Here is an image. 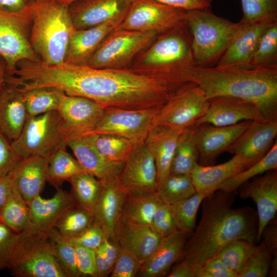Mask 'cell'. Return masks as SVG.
<instances>
[{"label":"cell","instance_id":"f35d334b","mask_svg":"<svg viewBox=\"0 0 277 277\" xmlns=\"http://www.w3.org/2000/svg\"><path fill=\"white\" fill-rule=\"evenodd\" d=\"M94 221L93 211L76 204L62 214L54 228L63 237L70 239L81 234Z\"/></svg>","mask_w":277,"mask_h":277},{"label":"cell","instance_id":"bcb514c9","mask_svg":"<svg viewBox=\"0 0 277 277\" xmlns=\"http://www.w3.org/2000/svg\"><path fill=\"white\" fill-rule=\"evenodd\" d=\"M95 251L94 277H105L111 273L121 251L117 241L106 239Z\"/></svg>","mask_w":277,"mask_h":277},{"label":"cell","instance_id":"9c48e42d","mask_svg":"<svg viewBox=\"0 0 277 277\" xmlns=\"http://www.w3.org/2000/svg\"><path fill=\"white\" fill-rule=\"evenodd\" d=\"M208 105L203 91L195 83H187L173 92L160 107L153 125L183 130L194 126L206 113Z\"/></svg>","mask_w":277,"mask_h":277},{"label":"cell","instance_id":"4dcf8cb0","mask_svg":"<svg viewBox=\"0 0 277 277\" xmlns=\"http://www.w3.org/2000/svg\"><path fill=\"white\" fill-rule=\"evenodd\" d=\"M159 201L155 192L126 194L122 219L151 226Z\"/></svg>","mask_w":277,"mask_h":277},{"label":"cell","instance_id":"277c9868","mask_svg":"<svg viewBox=\"0 0 277 277\" xmlns=\"http://www.w3.org/2000/svg\"><path fill=\"white\" fill-rule=\"evenodd\" d=\"M29 12L30 40L34 52L44 63H64L74 30L69 5L57 0L41 1L31 4Z\"/></svg>","mask_w":277,"mask_h":277},{"label":"cell","instance_id":"d590c367","mask_svg":"<svg viewBox=\"0 0 277 277\" xmlns=\"http://www.w3.org/2000/svg\"><path fill=\"white\" fill-rule=\"evenodd\" d=\"M29 218V208L15 186L0 209V220L16 233L24 230Z\"/></svg>","mask_w":277,"mask_h":277},{"label":"cell","instance_id":"7bdbcfd3","mask_svg":"<svg viewBox=\"0 0 277 277\" xmlns=\"http://www.w3.org/2000/svg\"><path fill=\"white\" fill-rule=\"evenodd\" d=\"M277 64V21L270 23L261 36L247 68Z\"/></svg>","mask_w":277,"mask_h":277},{"label":"cell","instance_id":"3957f363","mask_svg":"<svg viewBox=\"0 0 277 277\" xmlns=\"http://www.w3.org/2000/svg\"><path fill=\"white\" fill-rule=\"evenodd\" d=\"M195 66L191 34L185 20L159 33L153 42L133 61L130 69L155 80L174 92L188 83Z\"/></svg>","mask_w":277,"mask_h":277},{"label":"cell","instance_id":"6f0895ef","mask_svg":"<svg viewBox=\"0 0 277 277\" xmlns=\"http://www.w3.org/2000/svg\"><path fill=\"white\" fill-rule=\"evenodd\" d=\"M159 3L185 11L209 9L212 0H155Z\"/></svg>","mask_w":277,"mask_h":277},{"label":"cell","instance_id":"83f0119b","mask_svg":"<svg viewBox=\"0 0 277 277\" xmlns=\"http://www.w3.org/2000/svg\"><path fill=\"white\" fill-rule=\"evenodd\" d=\"M183 130L153 125L144 141L157 170V184L170 175V167L179 136Z\"/></svg>","mask_w":277,"mask_h":277},{"label":"cell","instance_id":"11a10c76","mask_svg":"<svg viewBox=\"0 0 277 277\" xmlns=\"http://www.w3.org/2000/svg\"><path fill=\"white\" fill-rule=\"evenodd\" d=\"M17 233L0 220V269L7 267L8 255Z\"/></svg>","mask_w":277,"mask_h":277},{"label":"cell","instance_id":"f6af8a7d","mask_svg":"<svg viewBox=\"0 0 277 277\" xmlns=\"http://www.w3.org/2000/svg\"><path fill=\"white\" fill-rule=\"evenodd\" d=\"M240 1L244 24L277 21V0Z\"/></svg>","mask_w":277,"mask_h":277},{"label":"cell","instance_id":"7c38bea8","mask_svg":"<svg viewBox=\"0 0 277 277\" xmlns=\"http://www.w3.org/2000/svg\"><path fill=\"white\" fill-rule=\"evenodd\" d=\"M186 11L155 0H133L120 29L160 33L185 20Z\"/></svg>","mask_w":277,"mask_h":277},{"label":"cell","instance_id":"f5cc1de1","mask_svg":"<svg viewBox=\"0 0 277 277\" xmlns=\"http://www.w3.org/2000/svg\"><path fill=\"white\" fill-rule=\"evenodd\" d=\"M78 270L81 276L94 277L95 273V251L80 246L74 245Z\"/></svg>","mask_w":277,"mask_h":277},{"label":"cell","instance_id":"ba28073f","mask_svg":"<svg viewBox=\"0 0 277 277\" xmlns=\"http://www.w3.org/2000/svg\"><path fill=\"white\" fill-rule=\"evenodd\" d=\"M157 34L116 28L103 41L86 65L98 69H130L136 57L153 42Z\"/></svg>","mask_w":277,"mask_h":277},{"label":"cell","instance_id":"6125c7cd","mask_svg":"<svg viewBox=\"0 0 277 277\" xmlns=\"http://www.w3.org/2000/svg\"><path fill=\"white\" fill-rule=\"evenodd\" d=\"M6 76V65L4 60L0 56V93L5 83Z\"/></svg>","mask_w":277,"mask_h":277},{"label":"cell","instance_id":"6da1fadb","mask_svg":"<svg viewBox=\"0 0 277 277\" xmlns=\"http://www.w3.org/2000/svg\"><path fill=\"white\" fill-rule=\"evenodd\" d=\"M234 199V192L218 189L203 200L201 218L182 254L183 260L196 272L230 242L238 239L256 242V212L247 206L233 208Z\"/></svg>","mask_w":277,"mask_h":277},{"label":"cell","instance_id":"8992f818","mask_svg":"<svg viewBox=\"0 0 277 277\" xmlns=\"http://www.w3.org/2000/svg\"><path fill=\"white\" fill-rule=\"evenodd\" d=\"M6 268L16 277H66L54 255L49 233H18Z\"/></svg>","mask_w":277,"mask_h":277},{"label":"cell","instance_id":"4316f807","mask_svg":"<svg viewBox=\"0 0 277 277\" xmlns=\"http://www.w3.org/2000/svg\"><path fill=\"white\" fill-rule=\"evenodd\" d=\"M161 238L150 226L122 219L116 241L122 249L131 254L143 264L155 249Z\"/></svg>","mask_w":277,"mask_h":277},{"label":"cell","instance_id":"db71d44e","mask_svg":"<svg viewBox=\"0 0 277 277\" xmlns=\"http://www.w3.org/2000/svg\"><path fill=\"white\" fill-rule=\"evenodd\" d=\"M196 277H239L217 256L207 261L196 272Z\"/></svg>","mask_w":277,"mask_h":277},{"label":"cell","instance_id":"44dd1931","mask_svg":"<svg viewBox=\"0 0 277 277\" xmlns=\"http://www.w3.org/2000/svg\"><path fill=\"white\" fill-rule=\"evenodd\" d=\"M277 134V120L251 121L248 127L227 149L254 164L270 149Z\"/></svg>","mask_w":277,"mask_h":277},{"label":"cell","instance_id":"7dc6e473","mask_svg":"<svg viewBox=\"0 0 277 277\" xmlns=\"http://www.w3.org/2000/svg\"><path fill=\"white\" fill-rule=\"evenodd\" d=\"M271 256L264 241L252 254L239 277H265L270 271Z\"/></svg>","mask_w":277,"mask_h":277},{"label":"cell","instance_id":"d4e9b609","mask_svg":"<svg viewBox=\"0 0 277 277\" xmlns=\"http://www.w3.org/2000/svg\"><path fill=\"white\" fill-rule=\"evenodd\" d=\"M116 182L102 184L101 194L93 210L94 221L102 227L106 238L115 241L126 195Z\"/></svg>","mask_w":277,"mask_h":277},{"label":"cell","instance_id":"f546056e","mask_svg":"<svg viewBox=\"0 0 277 277\" xmlns=\"http://www.w3.org/2000/svg\"><path fill=\"white\" fill-rule=\"evenodd\" d=\"M27 118L21 91L5 83L0 93V131L9 141H14L21 134Z\"/></svg>","mask_w":277,"mask_h":277},{"label":"cell","instance_id":"681fc988","mask_svg":"<svg viewBox=\"0 0 277 277\" xmlns=\"http://www.w3.org/2000/svg\"><path fill=\"white\" fill-rule=\"evenodd\" d=\"M106 239L102 227L94 221L89 227L81 234L67 240L73 245L80 246L95 250Z\"/></svg>","mask_w":277,"mask_h":277},{"label":"cell","instance_id":"9a60e30c","mask_svg":"<svg viewBox=\"0 0 277 277\" xmlns=\"http://www.w3.org/2000/svg\"><path fill=\"white\" fill-rule=\"evenodd\" d=\"M206 113L193 127L203 124L228 126L245 121L265 122L259 109L249 102L229 96H218L208 99Z\"/></svg>","mask_w":277,"mask_h":277},{"label":"cell","instance_id":"cb8c5ba5","mask_svg":"<svg viewBox=\"0 0 277 277\" xmlns=\"http://www.w3.org/2000/svg\"><path fill=\"white\" fill-rule=\"evenodd\" d=\"M189 234L176 230L161 238L152 253L142 264L138 274L143 277L165 274L183 254Z\"/></svg>","mask_w":277,"mask_h":277},{"label":"cell","instance_id":"60d3db41","mask_svg":"<svg viewBox=\"0 0 277 277\" xmlns=\"http://www.w3.org/2000/svg\"><path fill=\"white\" fill-rule=\"evenodd\" d=\"M257 247L247 240H235L222 248L216 256L239 277Z\"/></svg>","mask_w":277,"mask_h":277},{"label":"cell","instance_id":"484cf974","mask_svg":"<svg viewBox=\"0 0 277 277\" xmlns=\"http://www.w3.org/2000/svg\"><path fill=\"white\" fill-rule=\"evenodd\" d=\"M49 161L38 156L22 159L9 173L14 186L27 203L39 195L43 190Z\"/></svg>","mask_w":277,"mask_h":277},{"label":"cell","instance_id":"f1b7e54d","mask_svg":"<svg viewBox=\"0 0 277 277\" xmlns=\"http://www.w3.org/2000/svg\"><path fill=\"white\" fill-rule=\"evenodd\" d=\"M253 164L242 156L234 154L228 161L216 165L196 164L190 176L196 192L212 193L226 180Z\"/></svg>","mask_w":277,"mask_h":277},{"label":"cell","instance_id":"d6a6232c","mask_svg":"<svg viewBox=\"0 0 277 277\" xmlns=\"http://www.w3.org/2000/svg\"><path fill=\"white\" fill-rule=\"evenodd\" d=\"M19 90L25 103L28 117L57 110L61 97L64 93L62 90L52 87Z\"/></svg>","mask_w":277,"mask_h":277},{"label":"cell","instance_id":"836d02e7","mask_svg":"<svg viewBox=\"0 0 277 277\" xmlns=\"http://www.w3.org/2000/svg\"><path fill=\"white\" fill-rule=\"evenodd\" d=\"M196 192L189 174H170L157 184L156 194L162 202L172 205Z\"/></svg>","mask_w":277,"mask_h":277},{"label":"cell","instance_id":"f907efd6","mask_svg":"<svg viewBox=\"0 0 277 277\" xmlns=\"http://www.w3.org/2000/svg\"><path fill=\"white\" fill-rule=\"evenodd\" d=\"M142 264L133 255L121 248L120 254L110 273V276H135L138 274Z\"/></svg>","mask_w":277,"mask_h":277},{"label":"cell","instance_id":"7a4b0ae2","mask_svg":"<svg viewBox=\"0 0 277 277\" xmlns=\"http://www.w3.org/2000/svg\"><path fill=\"white\" fill-rule=\"evenodd\" d=\"M188 82L196 84L208 100L218 96L255 105L267 121L277 120V64L255 68H192Z\"/></svg>","mask_w":277,"mask_h":277},{"label":"cell","instance_id":"9f6ffc18","mask_svg":"<svg viewBox=\"0 0 277 277\" xmlns=\"http://www.w3.org/2000/svg\"><path fill=\"white\" fill-rule=\"evenodd\" d=\"M264 235V242L271 260L270 271V275L276 276L277 271V229L276 225H268L264 229L262 236Z\"/></svg>","mask_w":277,"mask_h":277},{"label":"cell","instance_id":"be15d7a7","mask_svg":"<svg viewBox=\"0 0 277 277\" xmlns=\"http://www.w3.org/2000/svg\"><path fill=\"white\" fill-rule=\"evenodd\" d=\"M57 1L62 3H64L65 4L69 5L71 3L76 0H57Z\"/></svg>","mask_w":277,"mask_h":277},{"label":"cell","instance_id":"ffe728a7","mask_svg":"<svg viewBox=\"0 0 277 277\" xmlns=\"http://www.w3.org/2000/svg\"><path fill=\"white\" fill-rule=\"evenodd\" d=\"M57 189L51 198L43 199L39 195L28 203L29 218L24 230L49 233L62 214L76 204L71 193L60 188Z\"/></svg>","mask_w":277,"mask_h":277},{"label":"cell","instance_id":"e7e4bbea","mask_svg":"<svg viewBox=\"0 0 277 277\" xmlns=\"http://www.w3.org/2000/svg\"><path fill=\"white\" fill-rule=\"evenodd\" d=\"M30 1L31 2V4H32L34 3L35 2L41 1H44V0H30Z\"/></svg>","mask_w":277,"mask_h":277},{"label":"cell","instance_id":"603a6c76","mask_svg":"<svg viewBox=\"0 0 277 277\" xmlns=\"http://www.w3.org/2000/svg\"><path fill=\"white\" fill-rule=\"evenodd\" d=\"M273 22L274 21L249 24L243 23L242 28L214 67L218 68H247L261 36Z\"/></svg>","mask_w":277,"mask_h":277},{"label":"cell","instance_id":"8fae6325","mask_svg":"<svg viewBox=\"0 0 277 277\" xmlns=\"http://www.w3.org/2000/svg\"><path fill=\"white\" fill-rule=\"evenodd\" d=\"M160 107L137 109L105 108L102 120L90 134H114L135 144L144 142Z\"/></svg>","mask_w":277,"mask_h":277},{"label":"cell","instance_id":"5b68a950","mask_svg":"<svg viewBox=\"0 0 277 277\" xmlns=\"http://www.w3.org/2000/svg\"><path fill=\"white\" fill-rule=\"evenodd\" d=\"M185 21L195 66L200 67L215 66L243 26L216 15L209 9L186 11Z\"/></svg>","mask_w":277,"mask_h":277},{"label":"cell","instance_id":"680465c9","mask_svg":"<svg viewBox=\"0 0 277 277\" xmlns=\"http://www.w3.org/2000/svg\"><path fill=\"white\" fill-rule=\"evenodd\" d=\"M31 5L30 0H0V11L22 13L28 11Z\"/></svg>","mask_w":277,"mask_h":277},{"label":"cell","instance_id":"91938a15","mask_svg":"<svg viewBox=\"0 0 277 277\" xmlns=\"http://www.w3.org/2000/svg\"><path fill=\"white\" fill-rule=\"evenodd\" d=\"M168 277H196L195 270L182 260L176 265L168 275Z\"/></svg>","mask_w":277,"mask_h":277},{"label":"cell","instance_id":"816d5d0a","mask_svg":"<svg viewBox=\"0 0 277 277\" xmlns=\"http://www.w3.org/2000/svg\"><path fill=\"white\" fill-rule=\"evenodd\" d=\"M19 161L11 142L0 131V177L8 175Z\"/></svg>","mask_w":277,"mask_h":277},{"label":"cell","instance_id":"8d00e7d4","mask_svg":"<svg viewBox=\"0 0 277 277\" xmlns=\"http://www.w3.org/2000/svg\"><path fill=\"white\" fill-rule=\"evenodd\" d=\"M85 171L78 161L66 148H63L49 159L47 181L58 188L63 182L69 181L74 176Z\"/></svg>","mask_w":277,"mask_h":277},{"label":"cell","instance_id":"e0dca14e","mask_svg":"<svg viewBox=\"0 0 277 277\" xmlns=\"http://www.w3.org/2000/svg\"><path fill=\"white\" fill-rule=\"evenodd\" d=\"M245 121L228 126L201 125L194 128L200 165H208L238 138L249 125Z\"/></svg>","mask_w":277,"mask_h":277},{"label":"cell","instance_id":"e575fe53","mask_svg":"<svg viewBox=\"0 0 277 277\" xmlns=\"http://www.w3.org/2000/svg\"><path fill=\"white\" fill-rule=\"evenodd\" d=\"M91 134L93 143L100 153L107 161L125 163L135 144L118 135L105 133Z\"/></svg>","mask_w":277,"mask_h":277},{"label":"cell","instance_id":"5bb4252c","mask_svg":"<svg viewBox=\"0 0 277 277\" xmlns=\"http://www.w3.org/2000/svg\"><path fill=\"white\" fill-rule=\"evenodd\" d=\"M57 111L69 140L90 134L102 120L105 108L90 99L64 93Z\"/></svg>","mask_w":277,"mask_h":277},{"label":"cell","instance_id":"c3c4849f","mask_svg":"<svg viewBox=\"0 0 277 277\" xmlns=\"http://www.w3.org/2000/svg\"><path fill=\"white\" fill-rule=\"evenodd\" d=\"M151 227L161 237L177 230L171 205L159 201L153 215Z\"/></svg>","mask_w":277,"mask_h":277},{"label":"cell","instance_id":"b9f144b4","mask_svg":"<svg viewBox=\"0 0 277 277\" xmlns=\"http://www.w3.org/2000/svg\"><path fill=\"white\" fill-rule=\"evenodd\" d=\"M209 194L208 192H196L191 196L171 205L177 230L189 235L192 234L196 227L199 208L203 200Z\"/></svg>","mask_w":277,"mask_h":277},{"label":"cell","instance_id":"4fadbf2b","mask_svg":"<svg viewBox=\"0 0 277 277\" xmlns=\"http://www.w3.org/2000/svg\"><path fill=\"white\" fill-rule=\"evenodd\" d=\"M116 185L125 194L155 192L157 186L156 167L144 142L135 144L125 162Z\"/></svg>","mask_w":277,"mask_h":277},{"label":"cell","instance_id":"d6986e66","mask_svg":"<svg viewBox=\"0 0 277 277\" xmlns=\"http://www.w3.org/2000/svg\"><path fill=\"white\" fill-rule=\"evenodd\" d=\"M133 0H76L69 5L74 29L95 26L125 14Z\"/></svg>","mask_w":277,"mask_h":277},{"label":"cell","instance_id":"ac0fdd59","mask_svg":"<svg viewBox=\"0 0 277 277\" xmlns=\"http://www.w3.org/2000/svg\"><path fill=\"white\" fill-rule=\"evenodd\" d=\"M240 195L242 198H251L256 204L258 242L262 236L264 228L274 219L276 213V170L268 171L263 176L244 186L240 191Z\"/></svg>","mask_w":277,"mask_h":277},{"label":"cell","instance_id":"30bf717a","mask_svg":"<svg viewBox=\"0 0 277 277\" xmlns=\"http://www.w3.org/2000/svg\"><path fill=\"white\" fill-rule=\"evenodd\" d=\"M30 25L29 10L22 13L0 11V56L6 63L7 76L13 75L22 60L41 61L31 45Z\"/></svg>","mask_w":277,"mask_h":277},{"label":"cell","instance_id":"2e32d148","mask_svg":"<svg viewBox=\"0 0 277 277\" xmlns=\"http://www.w3.org/2000/svg\"><path fill=\"white\" fill-rule=\"evenodd\" d=\"M126 14L88 28L74 29L70 39L64 63L77 66L86 65L106 37L120 25Z\"/></svg>","mask_w":277,"mask_h":277},{"label":"cell","instance_id":"ee69618b","mask_svg":"<svg viewBox=\"0 0 277 277\" xmlns=\"http://www.w3.org/2000/svg\"><path fill=\"white\" fill-rule=\"evenodd\" d=\"M55 259L66 277H79L74 246L54 228L49 233Z\"/></svg>","mask_w":277,"mask_h":277},{"label":"cell","instance_id":"94428289","mask_svg":"<svg viewBox=\"0 0 277 277\" xmlns=\"http://www.w3.org/2000/svg\"><path fill=\"white\" fill-rule=\"evenodd\" d=\"M14 184L9 174L0 177V209L10 195Z\"/></svg>","mask_w":277,"mask_h":277},{"label":"cell","instance_id":"1f68e13d","mask_svg":"<svg viewBox=\"0 0 277 277\" xmlns=\"http://www.w3.org/2000/svg\"><path fill=\"white\" fill-rule=\"evenodd\" d=\"M199 153L194 128L189 127L181 133L172 159L170 174L190 175L197 164Z\"/></svg>","mask_w":277,"mask_h":277},{"label":"cell","instance_id":"ab89813d","mask_svg":"<svg viewBox=\"0 0 277 277\" xmlns=\"http://www.w3.org/2000/svg\"><path fill=\"white\" fill-rule=\"evenodd\" d=\"M277 143H274L268 152L259 161L243 171L221 184L217 189L228 192H234L238 188L253 177L270 170H276Z\"/></svg>","mask_w":277,"mask_h":277},{"label":"cell","instance_id":"74e56055","mask_svg":"<svg viewBox=\"0 0 277 277\" xmlns=\"http://www.w3.org/2000/svg\"><path fill=\"white\" fill-rule=\"evenodd\" d=\"M69 182L76 204L93 211L102 191L101 182L85 171L74 176Z\"/></svg>","mask_w":277,"mask_h":277},{"label":"cell","instance_id":"7402d4cb","mask_svg":"<svg viewBox=\"0 0 277 277\" xmlns=\"http://www.w3.org/2000/svg\"><path fill=\"white\" fill-rule=\"evenodd\" d=\"M85 172L97 178L102 185L116 182L125 163L106 160L94 146L91 134L69 140L67 144Z\"/></svg>","mask_w":277,"mask_h":277},{"label":"cell","instance_id":"52a82bcc","mask_svg":"<svg viewBox=\"0 0 277 277\" xmlns=\"http://www.w3.org/2000/svg\"><path fill=\"white\" fill-rule=\"evenodd\" d=\"M69 139L57 110L28 117L19 136L11 142L20 160L33 156L48 159L66 148Z\"/></svg>","mask_w":277,"mask_h":277}]
</instances>
